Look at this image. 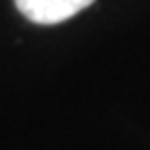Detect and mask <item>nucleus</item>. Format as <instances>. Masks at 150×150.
Returning <instances> with one entry per match:
<instances>
[{
  "label": "nucleus",
  "instance_id": "nucleus-1",
  "mask_svg": "<svg viewBox=\"0 0 150 150\" xmlns=\"http://www.w3.org/2000/svg\"><path fill=\"white\" fill-rule=\"evenodd\" d=\"M94 0H16L20 13L38 25H56L88 9Z\"/></svg>",
  "mask_w": 150,
  "mask_h": 150
}]
</instances>
